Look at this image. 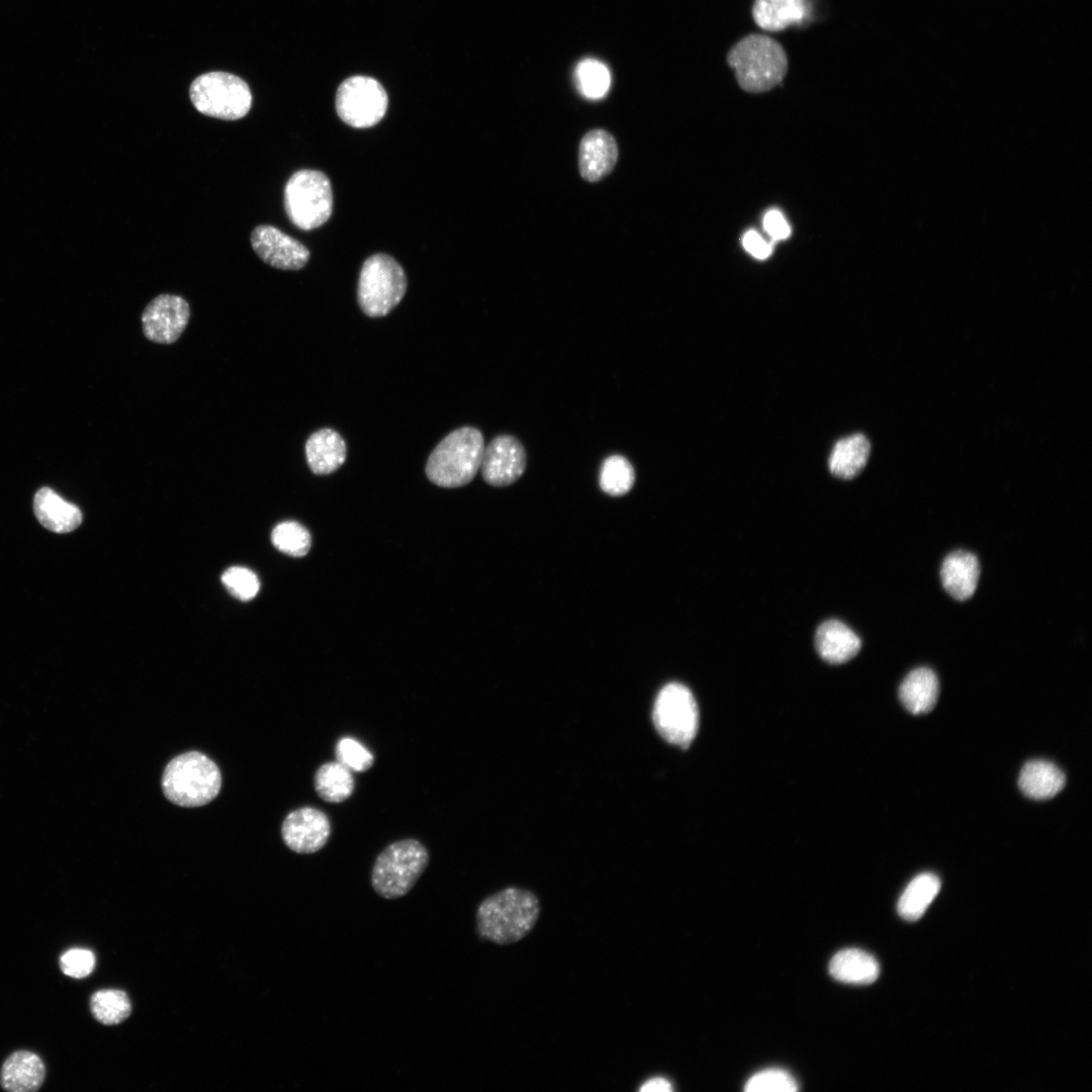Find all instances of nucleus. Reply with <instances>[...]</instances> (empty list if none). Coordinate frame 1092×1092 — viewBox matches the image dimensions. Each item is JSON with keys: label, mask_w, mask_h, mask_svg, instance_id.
<instances>
[{"label": "nucleus", "mask_w": 1092, "mask_h": 1092, "mask_svg": "<svg viewBox=\"0 0 1092 1092\" xmlns=\"http://www.w3.org/2000/svg\"><path fill=\"white\" fill-rule=\"evenodd\" d=\"M540 915L537 896L526 889L508 887L486 898L476 910V932L496 944L515 943L535 926Z\"/></svg>", "instance_id": "f257e3e1"}, {"label": "nucleus", "mask_w": 1092, "mask_h": 1092, "mask_svg": "<svg viewBox=\"0 0 1092 1092\" xmlns=\"http://www.w3.org/2000/svg\"><path fill=\"white\" fill-rule=\"evenodd\" d=\"M739 86L750 93H762L779 85L788 69L784 48L765 34H748L727 55Z\"/></svg>", "instance_id": "f03ea898"}, {"label": "nucleus", "mask_w": 1092, "mask_h": 1092, "mask_svg": "<svg viewBox=\"0 0 1092 1092\" xmlns=\"http://www.w3.org/2000/svg\"><path fill=\"white\" fill-rule=\"evenodd\" d=\"M484 447L478 429L462 427L452 431L430 454L426 464L428 479L448 488L466 485L480 469Z\"/></svg>", "instance_id": "7ed1b4c3"}, {"label": "nucleus", "mask_w": 1092, "mask_h": 1092, "mask_svg": "<svg viewBox=\"0 0 1092 1092\" xmlns=\"http://www.w3.org/2000/svg\"><path fill=\"white\" fill-rule=\"evenodd\" d=\"M221 776L217 765L198 751L182 753L168 762L162 777L165 797L181 807H199L219 793Z\"/></svg>", "instance_id": "20e7f679"}, {"label": "nucleus", "mask_w": 1092, "mask_h": 1092, "mask_svg": "<svg viewBox=\"0 0 1092 1092\" xmlns=\"http://www.w3.org/2000/svg\"><path fill=\"white\" fill-rule=\"evenodd\" d=\"M430 854L416 838H404L387 845L375 858L371 870L374 892L387 900L405 896L427 869Z\"/></svg>", "instance_id": "39448f33"}, {"label": "nucleus", "mask_w": 1092, "mask_h": 1092, "mask_svg": "<svg viewBox=\"0 0 1092 1092\" xmlns=\"http://www.w3.org/2000/svg\"><path fill=\"white\" fill-rule=\"evenodd\" d=\"M284 207L290 221L302 231L323 225L333 211V191L328 176L311 169L296 171L285 184Z\"/></svg>", "instance_id": "423d86ee"}, {"label": "nucleus", "mask_w": 1092, "mask_h": 1092, "mask_svg": "<svg viewBox=\"0 0 1092 1092\" xmlns=\"http://www.w3.org/2000/svg\"><path fill=\"white\" fill-rule=\"evenodd\" d=\"M406 284L402 267L392 257L386 254L372 255L360 271L358 303L366 315L384 316L401 301Z\"/></svg>", "instance_id": "0eeeda50"}, {"label": "nucleus", "mask_w": 1092, "mask_h": 1092, "mask_svg": "<svg viewBox=\"0 0 1092 1092\" xmlns=\"http://www.w3.org/2000/svg\"><path fill=\"white\" fill-rule=\"evenodd\" d=\"M189 96L200 113L223 120L243 118L252 106L249 85L226 72H208L191 83Z\"/></svg>", "instance_id": "6e6552de"}, {"label": "nucleus", "mask_w": 1092, "mask_h": 1092, "mask_svg": "<svg viewBox=\"0 0 1092 1092\" xmlns=\"http://www.w3.org/2000/svg\"><path fill=\"white\" fill-rule=\"evenodd\" d=\"M652 720L663 739L687 748L699 726L698 706L692 692L678 682L664 686L656 697Z\"/></svg>", "instance_id": "1a4fd4ad"}, {"label": "nucleus", "mask_w": 1092, "mask_h": 1092, "mask_svg": "<svg viewBox=\"0 0 1092 1092\" xmlns=\"http://www.w3.org/2000/svg\"><path fill=\"white\" fill-rule=\"evenodd\" d=\"M383 86L367 76H353L341 83L336 94V110L348 125L367 128L378 123L387 110Z\"/></svg>", "instance_id": "9d476101"}, {"label": "nucleus", "mask_w": 1092, "mask_h": 1092, "mask_svg": "<svg viewBox=\"0 0 1092 1092\" xmlns=\"http://www.w3.org/2000/svg\"><path fill=\"white\" fill-rule=\"evenodd\" d=\"M190 317L189 303L181 296L160 294L152 299L142 313L145 337L158 344L176 342Z\"/></svg>", "instance_id": "9b49d317"}, {"label": "nucleus", "mask_w": 1092, "mask_h": 1092, "mask_svg": "<svg viewBox=\"0 0 1092 1092\" xmlns=\"http://www.w3.org/2000/svg\"><path fill=\"white\" fill-rule=\"evenodd\" d=\"M332 833L328 815L314 807L291 811L284 819L281 835L286 846L294 852L310 854L322 849Z\"/></svg>", "instance_id": "f8f14e48"}, {"label": "nucleus", "mask_w": 1092, "mask_h": 1092, "mask_svg": "<svg viewBox=\"0 0 1092 1092\" xmlns=\"http://www.w3.org/2000/svg\"><path fill=\"white\" fill-rule=\"evenodd\" d=\"M527 455L522 443L511 435H499L485 447L480 465L484 481L507 486L517 481L526 469Z\"/></svg>", "instance_id": "ddd939ff"}, {"label": "nucleus", "mask_w": 1092, "mask_h": 1092, "mask_svg": "<svg viewBox=\"0 0 1092 1092\" xmlns=\"http://www.w3.org/2000/svg\"><path fill=\"white\" fill-rule=\"evenodd\" d=\"M250 241L258 257L274 268L299 270L308 262V249L273 225L256 226Z\"/></svg>", "instance_id": "4468645a"}, {"label": "nucleus", "mask_w": 1092, "mask_h": 1092, "mask_svg": "<svg viewBox=\"0 0 1092 1092\" xmlns=\"http://www.w3.org/2000/svg\"><path fill=\"white\" fill-rule=\"evenodd\" d=\"M618 145L607 130L596 128L587 131L578 147V169L582 179L598 182L606 178L618 160Z\"/></svg>", "instance_id": "2eb2a0df"}, {"label": "nucleus", "mask_w": 1092, "mask_h": 1092, "mask_svg": "<svg viewBox=\"0 0 1092 1092\" xmlns=\"http://www.w3.org/2000/svg\"><path fill=\"white\" fill-rule=\"evenodd\" d=\"M979 576L980 565L977 557L963 550L947 555L940 569L944 589L959 601L968 600L974 595Z\"/></svg>", "instance_id": "dca6fc26"}, {"label": "nucleus", "mask_w": 1092, "mask_h": 1092, "mask_svg": "<svg viewBox=\"0 0 1092 1092\" xmlns=\"http://www.w3.org/2000/svg\"><path fill=\"white\" fill-rule=\"evenodd\" d=\"M815 646L824 660L839 664L850 660L858 653L861 641L848 626L832 619L818 627Z\"/></svg>", "instance_id": "f3484780"}, {"label": "nucleus", "mask_w": 1092, "mask_h": 1092, "mask_svg": "<svg viewBox=\"0 0 1092 1092\" xmlns=\"http://www.w3.org/2000/svg\"><path fill=\"white\" fill-rule=\"evenodd\" d=\"M305 456L310 470L326 475L340 468L346 460L347 447L342 436L331 428L312 433L305 443Z\"/></svg>", "instance_id": "a211bd4d"}, {"label": "nucleus", "mask_w": 1092, "mask_h": 1092, "mask_svg": "<svg viewBox=\"0 0 1092 1092\" xmlns=\"http://www.w3.org/2000/svg\"><path fill=\"white\" fill-rule=\"evenodd\" d=\"M44 1075V1065L37 1055L18 1051L4 1062L0 1084L4 1090L10 1092H32L41 1086Z\"/></svg>", "instance_id": "6ab92c4d"}, {"label": "nucleus", "mask_w": 1092, "mask_h": 1092, "mask_svg": "<svg viewBox=\"0 0 1092 1092\" xmlns=\"http://www.w3.org/2000/svg\"><path fill=\"white\" fill-rule=\"evenodd\" d=\"M33 510L38 522L56 533L71 532L82 522L79 508L66 502L49 487H41L36 491Z\"/></svg>", "instance_id": "aec40b11"}, {"label": "nucleus", "mask_w": 1092, "mask_h": 1092, "mask_svg": "<svg viewBox=\"0 0 1092 1092\" xmlns=\"http://www.w3.org/2000/svg\"><path fill=\"white\" fill-rule=\"evenodd\" d=\"M808 8L807 0H755L752 16L761 29L780 31L800 24L809 14Z\"/></svg>", "instance_id": "412c9836"}, {"label": "nucleus", "mask_w": 1092, "mask_h": 1092, "mask_svg": "<svg viewBox=\"0 0 1092 1092\" xmlns=\"http://www.w3.org/2000/svg\"><path fill=\"white\" fill-rule=\"evenodd\" d=\"M939 693L938 679L927 667L910 671L902 681L899 697L904 707L912 714H923L932 710Z\"/></svg>", "instance_id": "4be33fe9"}, {"label": "nucleus", "mask_w": 1092, "mask_h": 1092, "mask_svg": "<svg viewBox=\"0 0 1092 1092\" xmlns=\"http://www.w3.org/2000/svg\"><path fill=\"white\" fill-rule=\"evenodd\" d=\"M1018 785L1023 794L1031 799H1050L1063 789L1065 775L1050 761L1031 760L1022 767Z\"/></svg>", "instance_id": "5701e85b"}, {"label": "nucleus", "mask_w": 1092, "mask_h": 1092, "mask_svg": "<svg viewBox=\"0 0 1092 1092\" xmlns=\"http://www.w3.org/2000/svg\"><path fill=\"white\" fill-rule=\"evenodd\" d=\"M829 973L837 981L864 985L877 980L880 967L870 953L857 948H846L831 959Z\"/></svg>", "instance_id": "b1692460"}, {"label": "nucleus", "mask_w": 1092, "mask_h": 1092, "mask_svg": "<svg viewBox=\"0 0 1092 1092\" xmlns=\"http://www.w3.org/2000/svg\"><path fill=\"white\" fill-rule=\"evenodd\" d=\"M871 444L866 436L854 434L839 440L829 457V469L839 478L850 479L866 466Z\"/></svg>", "instance_id": "393cba45"}, {"label": "nucleus", "mask_w": 1092, "mask_h": 1092, "mask_svg": "<svg viewBox=\"0 0 1092 1092\" xmlns=\"http://www.w3.org/2000/svg\"><path fill=\"white\" fill-rule=\"evenodd\" d=\"M317 796L328 803H342L349 799L355 789L352 770L338 760L321 764L313 779Z\"/></svg>", "instance_id": "a878e982"}, {"label": "nucleus", "mask_w": 1092, "mask_h": 1092, "mask_svg": "<svg viewBox=\"0 0 1092 1092\" xmlns=\"http://www.w3.org/2000/svg\"><path fill=\"white\" fill-rule=\"evenodd\" d=\"M940 889V880L931 873L915 877L902 893L898 902V912L908 921L919 919Z\"/></svg>", "instance_id": "bb28decb"}, {"label": "nucleus", "mask_w": 1092, "mask_h": 1092, "mask_svg": "<svg viewBox=\"0 0 1092 1092\" xmlns=\"http://www.w3.org/2000/svg\"><path fill=\"white\" fill-rule=\"evenodd\" d=\"M93 1016L106 1025L118 1024L130 1014V1002L120 990H101L94 993L90 1000Z\"/></svg>", "instance_id": "cd10ccee"}, {"label": "nucleus", "mask_w": 1092, "mask_h": 1092, "mask_svg": "<svg viewBox=\"0 0 1092 1092\" xmlns=\"http://www.w3.org/2000/svg\"><path fill=\"white\" fill-rule=\"evenodd\" d=\"M635 481L630 461L622 455L605 459L600 471V486L608 494L619 496L629 492Z\"/></svg>", "instance_id": "c85d7f7f"}, {"label": "nucleus", "mask_w": 1092, "mask_h": 1092, "mask_svg": "<svg viewBox=\"0 0 1092 1092\" xmlns=\"http://www.w3.org/2000/svg\"><path fill=\"white\" fill-rule=\"evenodd\" d=\"M575 82L580 93L589 99L604 97L611 85L608 67L599 60L584 59L575 68Z\"/></svg>", "instance_id": "c756f323"}, {"label": "nucleus", "mask_w": 1092, "mask_h": 1092, "mask_svg": "<svg viewBox=\"0 0 1092 1092\" xmlns=\"http://www.w3.org/2000/svg\"><path fill=\"white\" fill-rule=\"evenodd\" d=\"M271 541L279 551L293 557L306 555L311 544L308 531L294 521L276 525L271 533Z\"/></svg>", "instance_id": "7c9ffc66"}, {"label": "nucleus", "mask_w": 1092, "mask_h": 1092, "mask_svg": "<svg viewBox=\"0 0 1092 1092\" xmlns=\"http://www.w3.org/2000/svg\"><path fill=\"white\" fill-rule=\"evenodd\" d=\"M336 760L356 772L368 770L374 762L372 752L355 738L346 736L338 740L335 746Z\"/></svg>", "instance_id": "2f4dec72"}, {"label": "nucleus", "mask_w": 1092, "mask_h": 1092, "mask_svg": "<svg viewBox=\"0 0 1092 1092\" xmlns=\"http://www.w3.org/2000/svg\"><path fill=\"white\" fill-rule=\"evenodd\" d=\"M747 1092H794L798 1083L783 1069H765L753 1074L746 1082Z\"/></svg>", "instance_id": "473e14b6"}, {"label": "nucleus", "mask_w": 1092, "mask_h": 1092, "mask_svg": "<svg viewBox=\"0 0 1092 1092\" xmlns=\"http://www.w3.org/2000/svg\"><path fill=\"white\" fill-rule=\"evenodd\" d=\"M221 582L232 596L241 601L254 599L260 588L257 575L243 566L228 568L221 575Z\"/></svg>", "instance_id": "72a5a7b5"}, {"label": "nucleus", "mask_w": 1092, "mask_h": 1092, "mask_svg": "<svg viewBox=\"0 0 1092 1092\" xmlns=\"http://www.w3.org/2000/svg\"><path fill=\"white\" fill-rule=\"evenodd\" d=\"M95 967V957L89 949L72 948L64 952L60 959L62 972L72 978L81 979L92 973Z\"/></svg>", "instance_id": "f704fd0d"}, {"label": "nucleus", "mask_w": 1092, "mask_h": 1092, "mask_svg": "<svg viewBox=\"0 0 1092 1092\" xmlns=\"http://www.w3.org/2000/svg\"><path fill=\"white\" fill-rule=\"evenodd\" d=\"M763 228L775 241L785 240L791 234V228L784 215L777 209L766 212L763 217Z\"/></svg>", "instance_id": "c9c22d12"}, {"label": "nucleus", "mask_w": 1092, "mask_h": 1092, "mask_svg": "<svg viewBox=\"0 0 1092 1092\" xmlns=\"http://www.w3.org/2000/svg\"><path fill=\"white\" fill-rule=\"evenodd\" d=\"M742 244L744 249L750 255L759 260H764L769 257L772 251L771 245L764 241L757 232L752 230L745 233Z\"/></svg>", "instance_id": "e433bc0d"}, {"label": "nucleus", "mask_w": 1092, "mask_h": 1092, "mask_svg": "<svg viewBox=\"0 0 1092 1092\" xmlns=\"http://www.w3.org/2000/svg\"><path fill=\"white\" fill-rule=\"evenodd\" d=\"M672 1090V1086L665 1078L656 1077L645 1082L640 1091L642 1092H668Z\"/></svg>", "instance_id": "4c0bfd02"}]
</instances>
